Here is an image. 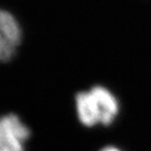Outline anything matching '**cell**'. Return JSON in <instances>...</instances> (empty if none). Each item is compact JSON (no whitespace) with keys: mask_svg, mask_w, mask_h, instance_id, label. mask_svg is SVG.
I'll return each mask as SVG.
<instances>
[{"mask_svg":"<svg viewBox=\"0 0 151 151\" xmlns=\"http://www.w3.org/2000/svg\"><path fill=\"white\" fill-rule=\"evenodd\" d=\"M22 32L11 13L0 9V62L9 61L21 42Z\"/></svg>","mask_w":151,"mask_h":151,"instance_id":"cell-3","label":"cell"},{"mask_svg":"<svg viewBox=\"0 0 151 151\" xmlns=\"http://www.w3.org/2000/svg\"><path fill=\"white\" fill-rule=\"evenodd\" d=\"M76 109L83 125L93 127L99 124L110 125L118 116L120 106L110 90L103 86H93L76 96Z\"/></svg>","mask_w":151,"mask_h":151,"instance_id":"cell-1","label":"cell"},{"mask_svg":"<svg viewBox=\"0 0 151 151\" xmlns=\"http://www.w3.org/2000/svg\"><path fill=\"white\" fill-rule=\"evenodd\" d=\"M100 151H121L119 148H116V147H113V146H107L105 147V148L101 149Z\"/></svg>","mask_w":151,"mask_h":151,"instance_id":"cell-4","label":"cell"},{"mask_svg":"<svg viewBox=\"0 0 151 151\" xmlns=\"http://www.w3.org/2000/svg\"><path fill=\"white\" fill-rule=\"evenodd\" d=\"M29 135L28 127L18 116L9 113L0 116V151H24Z\"/></svg>","mask_w":151,"mask_h":151,"instance_id":"cell-2","label":"cell"}]
</instances>
